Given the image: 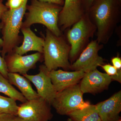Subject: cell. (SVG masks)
Wrapping results in <instances>:
<instances>
[{
  "instance_id": "6",
  "label": "cell",
  "mask_w": 121,
  "mask_h": 121,
  "mask_svg": "<svg viewBox=\"0 0 121 121\" xmlns=\"http://www.w3.org/2000/svg\"><path fill=\"white\" fill-rule=\"evenodd\" d=\"M96 28L89 17L83 16L68 32L67 39L71 45L69 56L75 58Z\"/></svg>"
},
{
  "instance_id": "11",
  "label": "cell",
  "mask_w": 121,
  "mask_h": 121,
  "mask_svg": "<svg viewBox=\"0 0 121 121\" xmlns=\"http://www.w3.org/2000/svg\"><path fill=\"white\" fill-rule=\"evenodd\" d=\"M110 76L97 69L85 73L79 84L83 94L99 93L108 89L111 82Z\"/></svg>"
},
{
  "instance_id": "26",
  "label": "cell",
  "mask_w": 121,
  "mask_h": 121,
  "mask_svg": "<svg viewBox=\"0 0 121 121\" xmlns=\"http://www.w3.org/2000/svg\"><path fill=\"white\" fill-rule=\"evenodd\" d=\"M41 2H48L55 4L62 5L64 4L63 0H37Z\"/></svg>"
},
{
  "instance_id": "22",
  "label": "cell",
  "mask_w": 121,
  "mask_h": 121,
  "mask_svg": "<svg viewBox=\"0 0 121 121\" xmlns=\"http://www.w3.org/2000/svg\"><path fill=\"white\" fill-rule=\"evenodd\" d=\"M0 54L1 51H0V73L8 79L9 73L7 66L4 58L0 55Z\"/></svg>"
},
{
  "instance_id": "33",
  "label": "cell",
  "mask_w": 121,
  "mask_h": 121,
  "mask_svg": "<svg viewBox=\"0 0 121 121\" xmlns=\"http://www.w3.org/2000/svg\"><path fill=\"white\" fill-rule=\"evenodd\" d=\"M2 0V1H3V0Z\"/></svg>"
},
{
  "instance_id": "15",
  "label": "cell",
  "mask_w": 121,
  "mask_h": 121,
  "mask_svg": "<svg viewBox=\"0 0 121 121\" xmlns=\"http://www.w3.org/2000/svg\"><path fill=\"white\" fill-rule=\"evenodd\" d=\"M21 30L23 35V43L21 46L15 47L13 51L21 55L31 51L43 54L44 39L36 35L30 27L22 28Z\"/></svg>"
},
{
  "instance_id": "21",
  "label": "cell",
  "mask_w": 121,
  "mask_h": 121,
  "mask_svg": "<svg viewBox=\"0 0 121 121\" xmlns=\"http://www.w3.org/2000/svg\"><path fill=\"white\" fill-rule=\"evenodd\" d=\"M100 67L104 69L106 73L110 76L115 75L117 73V69L110 64H104L101 65Z\"/></svg>"
},
{
  "instance_id": "13",
  "label": "cell",
  "mask_w": 121,
  "mask_h": 121,
  "mask_svg": "<svg viewBox=\"0 0 121 121\" xmlns=\"http://www.w3.org/2000/svg\"><path fill=\"white\" fill-rule=\"evenodd\" d=\"M102 121H116L121 118V91L95 105Z\"/></svg>"
},
{
  "instance_id": "3",
  "label": "cell",
  "mask_w": 121,
  "mask_h": 121,
  "mask_svg": "<svg viewBox=\"0 0 121 121\" xmlns=\"http://www.w3.org/2000/svg\"><path fill=\"white\" fill-rule=\"evenodd\" d=\"M43 54L44 65L48 71L61 68L71 69L69 61L70 47L60 36H57L47 29L44 38Z\"/></svg>"
},
{
  "instance_id": "28",
  "label": "cell",
  "mask_w": 121,
  "mask_h": 121,
  "mask_svg": "<svg viewBox=\"0 0 121 121\" xmlns=\"http://www.w3.org/2000/svg\"><path fill=\"white\" fill-rule=\"evenodd\" d=\"M15 121H29V120H27V119H23V118H22L20 117L17 116L16 117V119H15Z\"/></svg>"
},
{
  "instance_id": "8",
  "label": "cell",
  "mask_w": 121,
  "mask_h": 121,
  "mask_svg": "<svg viewBox=\"0 0 121 121\" xmlns=\"http://www.w3.org/2000/svg\"><path fill=\"white\" fill-rule=\"evenodd\" d=\"M99 44L97 40L91 41L78 58L72 64L70 69L86 73L104 65V59L98 54L99 51L102 48Z\"/></svg>"
},
{
  "instance_id": "12",
  "label": "cell",
  "mask_w": 121,
  "mask_h": 121,
  "mask_svg": "<svg viewBox=\"0 0 121 121\" xmlns=\"http://www.w3.org/2000/svg\"><path fill=\"white\" fill-rule=\"evenodd\" d=\"M52 82L57 93L75 84L82 80L85 73L82 71L53 70L49 72Z\"/></svg>"
},
{
  "instance_id": "27",
  "label": "cell",
  "mask_w": 121,
  "mask_h": 121,
  "mask_svg": "<svg viewBox=\"0 0 121 121\" xmlns=\"http://www.w3.org/2000/svg\"><path fill=\"white\" fill-rule=\"evenodd\" d=\"M112 80L117 81L121 83V69L118 70L117 73L115 75L110 76Z\"/></svg>"
},
{
  "instance_id": "25",
  "label": "cell",
  "mask_w": 121,
  "mask_h": 121,
  "mask_svg": "<svg viewBox=\"0 0 121 121\" xmlns=\"http://www.w3.org/2000/svg\"><path fill=\"white\" fill-rule=\"evenodd\" d=\"M2 1H3L0 0V23L1 20L2 16L4 15L5 13L8 9L7 6L2 3Z\"/></svg>"
},
{
  "instance_id": "1",
  "label": "cell",
  "mask_w": 121,
  "mask_h": 121,
  "mask_svg": "<svg viewBox=\"0 0 121 121\" xmlns=\"http://www.w3.org/2000/svg\"><path fill=\"white\" fill-rule=\"evenodd\" d=\"M62 8L58 5L31 0V4L27 5L25 20L22 28L30 27L35 24L43 25L54 35L60 36L61 33L58 26L59 16Z\"/></svg>"
},
{
  "instance_id": "24",
  "label": "cell",
  "mask_w": 121,
  "mask_h": 121,
  "mask_svg": "<svg viewBox=\"0 0 121 121\" xmlns=\"http://www.w3.org/2000/svg\"><path fill=\"white\" fill-rule=\"evenodd\" d=\"M113 66L117 70L121 69V60L118 56L114 57L111 60Z\"/></svg>"
},
{
  "instance_id": "10",
  "label": "cell",
  "mask_w": 121,
  "mask_h": 121,
  "mask_svg": "<svg viewBox=\"0 0 121 121\" xmlns=\"http://www.w3.org/2000/svg\"><path fill=\"white\" fill-rule=\"evenodd\" d=\"M43 54L39 52L23 56L12 51L8 53L4 59L8 73L23 75L35 67L36 63L41 60Z\"/></svg>"
},
{
  "instance_id": "30",
  "label": "cell",
  "mask_w": 121,
  "mask_h": 121,
  "mask_svg": "<svg viewBox=\"0 0 121 121\" xmlns=\"http://www.w3.org/2000/svg\"><path fill=\"white\" fill-rule=\"evenodd\" d=\"M87 0L88 3L90 4H91L92 2H94L95 0Z\"/></svg>"
},
{
  "instance_id": "7",
  "label": "cell",
  "mask_w": 121,
  "mask_h": 121,
  "mask_svg": "<svg viewBox=\"0 0 121 121\" xmlns=\"http://www.w3.org/2000/svg\"><path fill=\"white\" fill-rule=\"evenodd\" d=\"M50 104L41 97L19 106L17 116L31 121H49L53 115Z\"/></svg>"
},
{
  "instance_id": "19",
  "label": "cell",
  "mask_w": 121,
  "mask_h": 121,
  "mask_svg": "<svg viewBox=\"0 0 121 121\" xmlns=\"http://www.w3.org/2000/svg\"><path fill=\"white\" fill-rule=\"evenodd\" d=\"M18 108L19 106L15 99L0 95V114H10L17 116Z\"/></svg>"
},
{
  "instance_id": "5",
  "label": "cell",
  "mask_w": 121,
  "mask_h": 121,
  "mask_svg": "<svg viewBox=\"0 0 121 121\" xmlns=\"http://www.w3.org/2000/svg\"><path fill=\"white\" fill-rule=\"evenodd\" d=\"M79 84H77L57 93L51 105L60 115H68L73 111L90 105L84 101Z\"/></svg>"
},
{
  "instance_id": "2",
  "label": "cell",
  "mask_w": 121,
  "mask_h": 121,
  "mask_svg": "<svg viewBox=\"0 0 121 121\" xmlns=\"http://www.w3.org/2000/svg\"><path fill=\"white\" fill-rule=\"evenodd\" d=\"M28 1V0H25L18 8L8 9L1 18L0 28L3 45L1 54L4 58L8 53L12 52L20 43L21 36L19 34L26 13Z\"/></svg>"
},
{
  "instance_id": "17",
  "label": "cell",
  "mask_w": 121,
  "mask_h": 121,
  "mask_svg": "<svg viewBox=\"0 0 121 121\" xmlns=\"http://www.w3.org/2000/svg\"><path fill=\"white\" fill-rule=\"evenodd\" d=\"M68 116L76 121H102L95 105L91 104L73 111Z\"/></svg>"
},
{
  "instance_id": "32",
  "label": "cell",
  "mask_w": 121,
  "mask_h": 121,
  "mask_svg": "<svg viewBox=\"0 0 121 121\" xmlns=\"http://www.w3.org/2000/svg\"><path fill=\"white\" fill-rule=\"evenodd\" d=\"M121 121V118H120V119H118V120H117V121Z\"/></svg>"
},
{
  "instance_id": "4",
  "label": "cell",
  "mask_w": 121,
  "mask_h": 121,
  "mask_svg": "<svg viewBox=\"0 0 121 121\" xmlns=\"http://www.w3.org/2000/svg\"><path fill=\"white\" fill-rule=\"evenodd\" d=\"M114 0H99L95 7L91 21L97 30V41L106 43L112 35L120 18L114 12Z\"/></svg>"
},
{
  "instance_id": "20",
  "label": "cell",
  "mask_w": 121,
  "mask_h": 121,
  "mask_svg": "<svg viewBox=\"0 0 121 121\" xmlns=\"http://www.w3.org/2000/svg\"><path fill=\"white\" fill-rule=\"evenodd\" d=\"M25 0H8L5 5L9 9L18 8L24 3Z\"/></svg>"
},
{
  "instance_id": "14",
  "label": "cell",
  "mask_w": 121,
  "mask_h": 121,
  "mask_svg": "<svg viewBox=\"0 0 121 121\" xmlns=\"http://www.w3.org/2000/svg\"><path fill=\"white\" fill-rule=\"evenodd\" d=\"M82 16L80 0H65L59 14V27L64 30L78 22Z\"/></svg>"
},
{
  "instance_id": "29",
  "label": "cell",
  "mask_w": 121,
  "mask_h": 121,
  "mask_svg": "<svg viewBox=\"0 0 121 121\" xmlns=\"http://www.w3.org/2000/svg\"><path fill=\"white\" fill-rule=\"evenodd\" d=\"M3 45V40L2 39L0 38V48H2Z\"/></svg>"
},
{
  "instance_id": "18",
  "label": "cell",
  "mask_w": 121,
  "mask_h": 121,
  "mask_svg": "<svg viewBox=\"0 0 121 121\" xmlns=\"http://www.w3.org/2000/svg\"><path fill=\"white\" fill-rule=\"evenodd\" d=\"M0 93H3L16 101L23 103L27 101L20 92L17 90L8 79L0 73Z\"/></svg>"
},
{
  "instance_id": "23",
  "label": "cell",
  "mask_w": 121,
  "mask_h": 121,
  "mask_svg": "<svg viewBox=\"0 0 121 121\" xmlns=\"http://www.w3.org/2000/svg\"><path fill=\"white\" fill-rule=\"evenodd\" d=\"M17 116L7 113L0 114V121H15Z\"/></svg>"
},
{
  "instance_id": "16",
  "label": "cell",
  "mask_w": 121,
  "mask_h": 121,
  "mask_svg": "<svg viewBox=\"0 0 121 121\" xmlns=\"http://www.w3.org/2000/svg\"><path fill=\"white\" fill-rule=\"evenodd\" d=\"M8 79L12 85L20 90V92L27 101L40 97L37 92L33 89L29 80L23 76L17 73H9Z\"/></svg>"
},
{
  "instance_id": "31",
  "label": "cell",
  "mask_w": 121,
  "mask_h": 121,
  "mask_svg": "<svg viewBox=\"0 0 121 121\" xmlns=\"http://www.w3.org/2000/svg\"><path fill=\"white\" fill-rule=\"evenodd\" d=\"M67 121H76L74 120H73V119H71V118H69L67 119Z\"/></svg>"
},
{
  "instance_id": "9",
  "label": "cell",
  "mask_w": 121,
  "mask_h": 121,
  "mask_svg": "<svg viewBox=\"0 0 121 121\" xmlns=\"http://www.w3.org/2000/svg\"><path fill=\"white\" fill-rule=\"evenodd\" d=\"M48 71L44 65L39 67V73L35 75H23L32 82L37 89L40 97L43 99L51 105L56 97L57 92L52 82Z\"/></svg>"
}]
</instances>
